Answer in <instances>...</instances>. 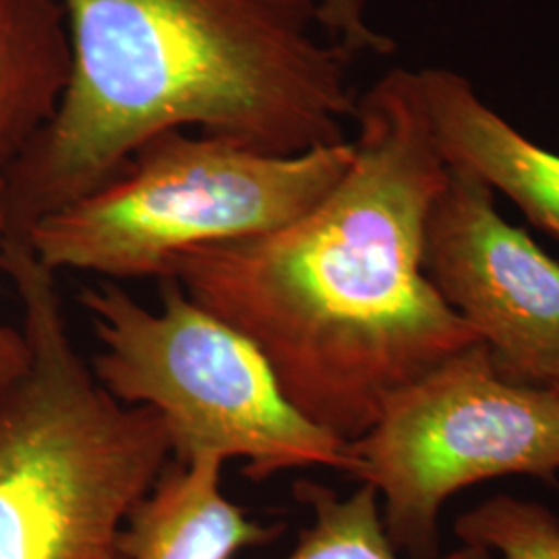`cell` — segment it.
Returning <instances> with one entry per match:
<instances>
[{
	"mask_svg": "<svg viewBox=\"0 0 559 559\" xmlns=\"http://www.w3.org/2000/svg\"><path fill=\"white\" fill-rule=\"evenodd\" d=\"M162 307L147 309L119 284L83 288L102 350L92 373L124 406L160 417L177 462L245 460L253 483L295 468L348 471L346 441L302 417L260 348L160 280Z\"/></svg>",
	"mask_w": 559,
	"mask_h": 559,
	"instance_id": "obj_5",
	"label": "cell"
},
{
	"mask_svg": "<svg viewBox=\"0 0 559 559\" xmlns=\"http://www.w3.org/2000/svg\"><path fill=\"white\" fill-rule=\"evenodd\" d=\"M295 498L311 510L313 522L300 531L295 549L284 559H408L388 537L380 496L371 485L362 483L342 498L316 480H299ZM433 559H491V554L462 545Z\"/></svg>",
	"mask_w": 559,
	"mask_h": 559,
	"instance_id": "obj_11",
	"label": "cell"
},
{
	"mask_svg": "<svg viewBox=\"0 0 559 559\" xmlns=\"http://www.w3.org/2000/svg\"><path fill=\"white\" fill-rule=\"evenodd\" d=\"M224 460L195 456L166 466L120 526L112 559H235L280 539L222 491Z\"/></svg>",
	"mask_w": 559,
	"mask_h": 559,
	"instance_id": "obj_9",
	"label": "cell"
},
{
	"mask_svg": "<svg viewBox=\"0 0 559 559\" xmlns=\"http://www.w3.org/2000/svg\"><path fill=\"white\" fill-rule=\"evenodd\" d=\"M318 4L323 32L350 55H390L394 50V41L371 23L369 0H318Z\"/></svg>",
	"mask_w": 559,
	"mask_h": 559,
	"instance_id": "obj_13",
	"label": "cell"
},
{
	"mask_svg": "<svg viewBox=\"0 0 559 559\" xmlns=\"http://www.w3.org/2000/svg\"><path fill=\"white\" fill-rule=\"evenodd\" d=\"M69 75L60 0H0V180L57 115Z\"/></svg>",
	"mask_w": 559,
	"mask_h": 559,
	"instance_id": "obj_10",
	"label": "cell"
},
{
	"mask_svg": "<svg viewBox=\"0 0 559 559\" xmlns=\"http://www.w3.org/2000/svg\"><path fill=\"white\" fill-rule=\"evenodd\" d=\"M547 388H551L556 394H559V371L556 373V378L549 381V385H547Z\"/></svg>",
	"mask_w": 559,
	"mask_h": 559,
	"instance_id": "obj_15",
	"label": "cell"
},
{
	"mask_svg": "<svg viewBox=\"0 0 559 559\" xmlns=\"http://www.w3.org/2000/svg\"><path fill=\"white\" fill-rule=\"evenodd\" d=\"M29 365L0 390V559H112L120 526L170 459L160 417L112 399L81 359L57 274L0 249Z\"/></svg>",
	"mask_w": 559,
	"mask_h": 559,
	"instance_id": "obj_3",
	"label": "cell"
},
{
	"mask_svg": "<svg viewBox=\"0 0 559 559\" xmlns=\"http://www.w3.org/2000/svg\"><path fill=\"white\" fill-rule=\"evenodd\" d=\"M353 154V141L280 156L168 131L141 145L117 177L41 218L27 247L55 274L168 278L189 251L299 221L336 187Z\"/></svg>",
	"mask_w": 559,
	"mask_h": 559,
	"instance_id": "obj_4",
	"label": "cell"
},
{
	"mask_svg": "<svg viewBox=\"0 0 559 559\" xmlns=\"http://www.w3.org/2000/svg\"><path fill=\"white\" fill-rule=\"evenodd\" d=\"M423 272L506 380L549 385L559 371V263L503 221L489 185L450 166L423 235Z\"/></svg>",
	"mask_w": 559,
	"mask_h": 559,
	"instance_id": "obj_7",
	"label": "cell"
},
{
	"mask_svg": "<svg viewBox=\"0 0 559 559\" xmlns=\"http://www.w3.org/2000/svg\"><path fill=\"white\" fill-rule=\"evenodd\" d=\"M4 203H2V180H0V249L4 240ZM29 365V346L23 330L11 328L0 321V390L17 380Z\"/></svg>",
	"mask_w": 559,
	"mask_h": 559,
	"instance_id": "obj_14",
	"label": "cell"
},
{
	"mask_svg": "<svg viewBox=\"0 0 559 559\" xmlns=\"http://www.w3.org/2000/svg\"><path fill=\"white\" fill-rule=\"evenodd\" d=\"M420 94L441 154L514 201L526 218L559 240V156L522 135L450 69H420Z\"/></svg>",
	"mask_w": 559,
	"mask_h": 559,
	"instance_id": "obj_8",
	"label": "cell"
},
{
	"mask_svg": "<svg viewBox=\"0 0 559 559\" xmlns=\"http://www.w3.org/2000/svg\"><path fill=\"white\" fill-rule=\"evenodd\" d=\"M353 122V162L316 207L267 235L189 251L168 274L251 340L300 415L342 441L480 342L423 272L448 162L419 73L381 75Z\"/></svg>",
	"mask_w": 559,
	"mask_h": 559,
	"instance_id": "obj_1",
	"label": "cell"
},
{
	"mask_svg": "<svg viewBox=\"0 0 559 559\" xmlns=\"http://www.w3.org/2000/svg\"><path fill=\"white\" fill-rule=\"evenodd\" d=\"M454 533L501 559H559V516L539 501L498 493L460 514Z\"/></svg>",
	"mask_w": 559,
	"mask_h": 559,
	"instance_id": "obj_12",
	"label": "cell"
},
{
	"mask_svg": "<svg viewBox=\"0 0 559 559\" xmlns=\"http://www.w3.org/2000/svg\"><path fill=\"white\" fill-rule=\"evenodd\" d=\"M60 4L71 75L57 115L2 179V245H27L41 218L168 131L280 156L348 141L355 55L321 36L318 0Z\"/></svg>",
	"mask_w": 559,
	"mask_h": 559,
	"instance_id": "obj_2",
	"label": "cell"
},
{
	"mask_svg": "<svg viewBox=\"0 0 559 559\" xmlns=\"http://www.w3.org/2000/svg\"><path fill=\"white\" fill-rule=\"evenodd\" d=\"M346 452V473L378 491L400 554L438 558L454 493L508 475L558 480L559 394L506 380L479 342L399 392Z\"/></svg>",
	"mask_w": 559,
	"mask_h": 559,
	"instance_id": "obj_6",
	"label": "cell"
}]
</instances>
